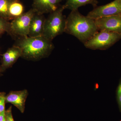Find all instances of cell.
I'll return each instance as SVG.
<instances>
[{
    "label": "cell",
    "mask_w": 121,
    "mask_h": 121,
    "mask_svg": "<svg viewBox=\"0 0 121 121\" xmlns=\"http://www.w3.org/2000/svg\"><path fill=\"white\" fill-rule=\"evenodd\" d=\"M120 14H121V0H114L107 4L95 7L87 16L96 19Z\"/></svg>",
    "instance_id": "6"
},
{
    "label": "cell",
    "mask_w": 121,
    "mask_h": 121,
    "mask_svg": "<svg viewBox=\"0 0 121 121\" xmlns=\"http://www.w3.org/2000/svg\"><path fill=\"white\" fill-rule=\"evenodd\" d=\"M98 31L95 20L83 16L78 10L71 11L66 18L65 32L84 44Z\"/></svg>",
    "instance_id": "1"
},
{
    "label": "cell",
    "mask_w": 121,
    "mask_h": 121,
    "mask_svg": "<svg viewBox=\"0 0 121 121\" xmlns=\"http://www.w3.org/2000/svg\"><path fill=\"white\" fill-rule=\"evenodd\" d=\"M5 93L0 97V114L5 111Z\"/></svg>",
    "instance_id": "18"
},
{
    "label": "cell",
    "mask_w": 121,
    "mask_h": 121,
    "mask_svg": "<svg viewBox=\"0 0 121 121\" xmlns=\"http://www.w3.org/2000/svg\"><path fill=\"white\" fill-rule=\"evenodd\" d=\"M1 70H0V74L1 73Z\"/></svg>",
    "instance_id": "21"
},
{
    "label": "cell",
    "mask_w": 121,
    "mask_h": 121,
    "mask_svg": "<svg viewBox=\"0 0 121 121\" xmlns=\"http://www.w3.org/2000/svg\"><path fill=\"white\" fill-rule=\"evenodd\" d=\"M0 121H5V112L0 114Z\"/></svg>",
    "instance_id": "19"
},
{
    "label": "cell",
    "mask_w": 121,
    "mask_h": 121,
    "mask_svg": "<svg viewBox=\"0 0 121 121\" xmlns=\"http://www.w3.org/2000/svg\"><path fill=\"white\" fill-rule=\"evenodd\" d=\"M15 45L19 48L22 56L29 60H37L48 56L54 50L52 41L43 36L17 38Z\"/></svg>",
    "instance_id": "2"
},
{
    "label": "cell",
    "mask_w": 121,
    "mask_h": 121,
    "mask_svg": "<svg viewBox=\"0 0 121 121\" xmlns=\"http://www.w3.org/2000/svg\"><path fill=\"white\" fill-rule=\"evenodd\" d=\"M36 12L32 8L20 16L12 20L10 22L9 34L13 37L17 38L28 36L31 20Z\"/></svg>",
    "instance_id": "5"
},
{
    "label": "cell",
    "mask_w": 121,
    "mask_h": 121,
    "mask_svg": "<svg viewBox=\"0 0 121 121\" xmlns=\"http://www.w3.org/2000/svg\"><path fill=\"white\" fill-rule=\"evenodd\" d=\"M10 29V22L0 16V36L4 33L9 34Z\"/></svg>",
    "instance_id": "15"
},
{
    "label": "cell",
    "mask_w": 121,
    "mask_h": 121,
    "mask_svg": "<svg viewBox=\"0 0 121 121\" xmlns=\"http://www.w3.org/2000/svg\"><path fill=\"white\" fill-rule=\"evenodd\" d=\"M65 9L64 5H60L50 13L45 19L43 36L52 41L56 36L65 32L66 18L63 14Z\"/></svg>",
    "instance_id": "3"
},
{
    "label": "cell",
    "mask_w": 121,
    "mask_h": 121,
    "mask_svg": "<svg viewBox=\"0 0 121 121\" xmlns=\"http://www.w3.org/2000/svg\"><path fill=\"white\" fill-rule=\"evenodd\" d=\"M121 39V34L101 31H98L84 44L86 48L93 50L108 49Z\"/></svg>",
    "instance_id": "4"
},
{
    "label": "cell",
    "mask_w": 121,
    "mask_h": 121,
    "mask_svg": "<svg viewBox=\"0 0 121 121\" xmlns=\"http://www.w3.org/2000/svg\"><path fill=\"white\" fill-rule=\"evenodd\" d=\"M64 0H33L32 8L37 13H50L56 10Z\"/></svg>",
    "instance_id": "9"
},
{
    "label": "cell",
    "mask_w": 121,
    "mask_h": 121,
    "mask_svg": "<svg viewBox=\"0 0 121 121\" xmlns=\"http://www.w3.org/2000/svg\"><path fill=\"white\" fill-rule=\"evenodd\" d=\"M13 0H0V16L7 20H11L9 15V5Z\"/></svg>",
    "instance_id": "14"
},
{
    "label": "cell",
    "mask_w": 121,
    "mask_h": 121,
    "mask_svg": "<svg viewBox=\"0 0 121 121\" xmlns=\"http://www.w3.org/2000/svg\"><path fill=\"white\" fill-rule=\"evenodd\" d=\"M117 98L119 111L121 112V78L117 89Z\"/></svg>",
    "instance_id": "16"
},
{
    "label": "cell",
    "mask_w": 121,
    "mask_h": 121,
    "mask_svg": "<svg viewBox=\"0 0 121 121\" xmlns=\"http://www.w3.org/2000/svg\"><path fill=\"white\" fill-rule=\"evenodd\" d=\"M46 18L43 14L36 12L32 18L28 36L34 37L43 36Z\"/></svg>",
    "instance_id": "11"
},
{
    "label": "cell",
    "mask_w": 121,
    "mask_h": 121,
    "mask_svg": "<svg viewBox=\"0 0 121 121\" xmlns=\"http://www.w3.org/2000/svg\"><path fill=\"white\" fill-rule=\"evenodd\" d=\"M24 11V7L21 2L19 0H13L9 5V9L11 20L22 15Z\"/></svg>",
    "instance_id": "13"
},
{
    "label": "cell",
    "mask_w": 121,
    "mask_h": 121,
    "mask_svg": "<svg viewBox=\"0 0 121 121\" xmlns=\"http://www.w3.org/2000/svg\"><path fill=\"white\" fill-rule=\"evenodd\" d=\"M28 95V92L26 90L11 91L5 95V102L13 104L21 113H23Z\"/></svg>",
    "instance_id": "8"
},
{
    "label": "cell",
    "mask_w": 121,
    "mask_h": 121,
    "mask_svg": "<svg viewBox=\"0 0 121 121\" xmlns=\"http://www.w3.org/2000/svg\"><path fill=\"white\" fill-rule=\"evenodd\" d=\"M2 56V63L0 65L1 73L12 66L19 58L22 56V52L19 48L13 45Z\"/></svg>",
    "instance_id": "10"
},
{
    "label": "cell",
    "mask_w": 121,
    "mask_h": 121,
    "mask_svg": "<svg viewBox=\"0 0 121 121\" xmlns=\"http://www.w3.org/2000/svg\"><path fill=\"white\" fill-rule=\"evenodd\" d=\"M5 121H15L12 113V107L11 106L5 111Z\"/></svg>",
    "instance_id": "17"
},
{
    "label": "cell",
    "mask_w": 121,
    "mask_h": 121,
    "mask_svg": "<svg viewBox=\"0 0 121 121\" xmlns=\"http://www.w3.org/2000/svg\"><path fill=\"white\" fill-rule=\"evenodd\" d=\"M65 4V9H68L71 11L78 10V9L82 6L87 4H91L94 8L97 7L98 4L97 0H66Z\"/></svg>",
    "instance_id": "12"
},
{
    "label": "cell",
    "mask_w": 121,
    "mask_h": 121,
    "mask_svg": "<svg viewBox=\"0 0 121 121\" xmlns=\"http://www.w3.org/2000/svg\"><path fill=\"white\" fill-rule=\"evenodd\" d=\"M4 94H5V93L4 92H0V97L3 95Z\"/></svg>",
    "instance_id": "20"
},
{
    "label": "cell",
    "mask_w": 121,
    "mask_h": 121,
    "mask_svg": "<svg viewBox=\"0 0 121 121\" xmlns=\"http://www.w3.org/2000/svg\"><path fill=\"white\" fill-rule=\"evenodd\" d=\"M95 20L98 31L121 34V14L101 17Z\"/></svg>",
    "instance_id": "7"
}]
</instances>
